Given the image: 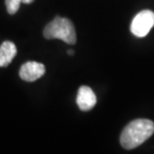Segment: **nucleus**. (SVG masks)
Here are the masks:
<instances>
[{"instance_id":"nucleus-5","label":"nucleus","mask_w":154,"mask_h":154,"mask_svg":"<svg viewBox=\"0 0 154 154\" xmlns=\"http://www.w3.org/2000/svg\"><path fill=\"white\" fill-rule=\"evenodd\" d=\"M97 101L96 95L89 86H81L78 89L76 103L82 111H88L95 106Z\"/></svg>"},{"instance_id":"nucleus-2","label":"nucleus","mask_w":154,"mask_h":154,"mask_svg":"<svg viewBox=\"0 0 154 154\" xmlns=\"http://www.w3.org/2000/svg\"><path fill=\"white\" fill-rule=\"evenodd\" d=\"M43 34L46 39H60L70 45L76 43L74 25L67 18L56 17L45 26Z\"/></svg>"},{"instance_id":"nucleus-3","label":"nucleus","mask_w":154,"mask_h":154,"mask_svg":"<svg viewBox=\"0 0 154 154\" xmlns=\"http://www.w3.org/2000/svg\"><path fill=\"white\" fill-rule=\"evenodd\" d=\"M154 26V12L151 10H143L136 14L130 25L132 34L136 37H144L149 33Z\"/></svg>"},{"instance_id":"nucleus-1","label":"nucleus","mask_w":154,"mask_h":154,"mask_svg":"<svg viewBox=\"0 0 154 154\" xmlns=\"http://www.w3.org/2000/svg\"><path fill=\"white\" fill-rule=\"evenodd\" d=\"M154 133V122L149 119L139 118L125 126L120 135V144L123 148L130 150L141 145Z\"/></svg>"},{"instance_id":"nucleus-7","label":"nucleus","mask_w":154,"mask_h":154,"mask_svg":"<svg viewBox=\"0 0 154 154\" xmlns=\"http://www.w3.org/2000/svg\"><path fill=\"white\" fill-rule=\"evenodd\" d=\"M21 0H5L6 9L9 14H15L19 9Z\"/></svg>"},{"instance_id":"nucleus-8","label":"nucleus","mask_w":154,"mask_h":154,"mask_svg":"<svg viewBox=\"0 0 154 154\" xmlns=\"http://www.w3.org/2000/svg\"><path fill=\"white\" fill-rule=\"evenodd\" d=\"M34 0H21V3H24V4H30L32 3Z\"/></svg>"},{"instance_id":"nucleus-6","label":"nucleus","mask_w":154,"mask_h":154,"mask_svg":"<svg viewBox=\"0 0 154 154\" xmlns=\"http://www.w3.org/2000/svg\"><path fill=\"white\" fill-rule=\"evenodd\" d=\"M17 53L16 46L11 41H4L0 46V67H6L10 64Z\"/></svg>"},{"instance_id":"nucleus-4","label":"nucleus","mask_w":154,"mask_h":154,"mask_svg":"<svg viewBox=\"0 0 154 154\" xmlns=\"http://www.w3.org/2000/svg\"><path fill=\"white\" fill-rule=\"evenodd\" d=\"M45 73V66L36 61H28L24 63L19 70L20 78L27 82H32L39 79Z\"/></svg>"},{"instance_id":"nucleus-9","label":"nucleus","mask_w":154,"mask_h":154,"mask_svg":"<svg viewBox=\"0 0 154 154\" xmlns=\"http://www.w3.org/2000/svg\"><path fill=\"white\" fill-rule=\"evenodd\" d=\"M68 54L69 55H73V54H74V51H73V50H68Z\"/></svg>"}]
</instances>
